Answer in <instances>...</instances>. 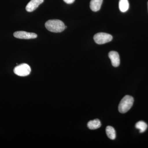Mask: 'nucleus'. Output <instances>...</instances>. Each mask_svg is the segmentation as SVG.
<instances>
[{
    "label": "nucleus",
    "mask_w": 148,
    "mask_h": 148,
    "mask_svg": "<svg viewBox=\"0 0 148 148\" xmlns=\"http://www.w3.org/2000/svg\"><path fill=\"white\" fill-rule=\"evenodd\" d=\"M45 27L48 31L53 33H61L66 29L64 22L58 19L48 20L46 22Z\"/></svg>",
    "instance_id": "f257e3e1"
},
{
    "label": "nucleus",
    "mask_w": 148,
    "mask_h": 148,
    "mask_svg": "<svg viewBox=\"0 0 148 148\" xmlns=\"http://www.w3.org/2000/svg\"><path fill=\"white\" fill-rule=\"evenodd\" d=\"M134 103V98L130 95H125L121 101L118 110L121 113H125L132 108Z\"/></svg>",
    "instance_id": "f03ea898"
},
{
    "label": "nucleus",
    "mask_w": 148,
    "mask_h": 148,
    "mask_svg": "<svg viewBox=\"0 0 148 148\" xmlns=\"http://www.w3.org/2000/svg\"><path fill=\"white\" fill-rule=\"evenodd\" d=\"M94 41L97 44L102 45L110 42L112 40L113 37L110 34L105 33L96 34L93 37Z\"/></svg>",
    "instance_id": "7ed1b4c3"
},
{
    "label": "nucleus",
    "mask_w": 148,
    "mask_h": 148,
    "mask_svg": "<svg viewBox=\"0 0 148 148\" xmlns=\"http://www.w3.org/2000/svg\"><path fill=\"white\" fill-rule=\"evenodd\" d=\"M31 69L28 64H22L16 66L14 69V73L19 76H27L30 74Z\"/></svg>",
    "instance_id": "20e7f679"
},
{
    "label": "nucleus",
    "mask_w": 148,
    "mask_h": 148,
    "mask_svg": "<svg viewBox=\"0 0 148 148\" xmlns=\"http://www.w3.org/2000/svg\"><path fill=\"white\" fill-rule=\"evenodd\" d=\"M14 36L17 38L21 39H31L37 37V35L35 33H29L24 31H18L14 33Z\"/></svg>",
    "instance_id": "39448f33"
},
{
    "label": "nucleus",
    "mask_w": 148,
    "mask_h": 148,
    "mask_svg": "<svg viewBox=\"0 0 148 148\" xmlns=\"http://www.w3.org/2000/svg\"><path fill=\"white\" fill-rule=\"evenodd\" d=\"M44 0H31L26 6V10L28 12H32L36 9Z\"/></svg>",
    "instance_id": "423d86ee"
},
{
    "label": "nucleus",
    "mask_w": 148,
    "mask_h": 148,
    "mask_svg": "<svg viewBox=\"0 0 148 148\" xmlns=\"http://www.w3.org/2000/svg\"><path fill=\"white\" fill-rule=\"evenodd\" d=\"M109 57L110 59L112 65L114 67H118L120 63L119 55L118 53L115 51H111L109 52Z\"/></svg>",
    "instance_id": "0eeeda50"
},
{
    "label": "nucleus",
    "mask_w": 148,
    "mask_h": 148,
    "mask_svg": "<svg viewBox=\"0 0 148 148\" xmlns=\"http://www.w3.org/2000/svg\"><path fill=\"white\" fill-rule=\"evenodd\" d=\"M103 0H91L90 2V9L93 12L100 10L103 3Z\"/></svg>",
    "instance_id": "6e6552de"
},
{
    "label": "nucleus",
    "mask_w": 148,
    "mask_h": 148,
    "mask_svg": "<svg viewBox=\"0 0 148 148\" xmlns=\"http://www.w3.org/2000/svg\"><path fill=\"white\" fill-rule=\"evenodd\" d=\"M101 123L100 121L98 119L90 121L88 123L87 126L90 130H95L101 127Z\"/></svg>",
    "instance_id": "1a4fd4ad"
},
{
    "label": "nucleus",
    "mask_w": 148,
    "mask_h": 148,
    "mask_svg": "<svg viewBox=\"0 0 148 148\" xmlns=\"http://www.w3.org/2000/svg\"><path fill=\"white\" fill-rule=\"evenodd\" d=\"M129 8V3L128 0H120L119 8L122 12H126Z\"/></svg>",
    "instance_id": "9d476101"
},
{
    "label": "nucleus",
    "mask_w": 148,
    "mask_h": 148,
    "mask_svg": "<svg viewBox=\"0 0 148 148\" xmlns=\"http://www.w3.org/2000/svg\"><path fill=\"white\" fill-rule=\"evenodd\" d=\"M106 132L108 138L112 140H114L116 138L115 130L113 127L111 126H108L106 128Z\"/></svg>",
    "instance_id": "9b49d317"
},
{
    "label": "nucleus",
    "mask_w": 148,
    "mask_h": 148,
    "mask_svg": "<svg viewBox=\"0 0 148 148\" xmlns=\"http://www.w3.org/2000/svg\"><path fill=\"white\" fill-rule=\"evenodd\" d=\"M135 127L140 130V133L145 132L148 127L147 125L143 121H140L137 123L135 125Z\"/></svg>",
    "instance_id": "f8f14e48"
},
{
    "label": "nucleus",
    "mask_w": 148,
    "mask_h": 148,
    "mask_svg": "<svg viewBox=\"0 0 148 148\" xmlns=\"http://www.w3.org/2000/svg\"><path fill=\"white\" fill-rule=\"evenodd\" d=\"M64 1L65 3H66L70 4H72L73 3L75 0H64Z\"/></svg>",
    "instance_id": "ddd939ff"
},
{
    "label": "nucleus",
    "mask_w": 148,
    "mask_h": 148,
    "mask_svg": "<svg viewBox=\"0 0 148 148\" xmlns=\"http://www.w3.org/2000/svg\"></svg>",
    "instance_id": "4468645a"
}]
</instances>
